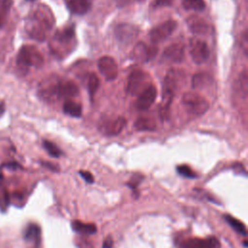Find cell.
<instances>
[{
	"label": "cell",
	"instance_id": "cell-34",
	"mask_svg": "<svg viewBox=\"0 0 248 248\" xmlns=\"http://www.w3.org/2000/svg\"><path fill=\"white\" fill-rule=\"evenodd\" d=\"M79 174L82 176V178L87 183H93L94 182V177H93V175L89 171H87V170H79Z\"/></svg>",
	"mask_w": 248,
	"mask_h": 248
},
{
	"label": "cell",
	"instance_id": "cell-20",
	"mask_svg": "<svg viewBox=\"0 0 248 248\" xmlns=\"http://www.w3.org/2000/svg\"><path fill=\"white\" fill-rule=\"evenodd\" d=\"M63 110L66 114L73 116V117H79L82 112V108L80 104L73 101V100H66L63 105Z\"/></svg>",
	"mask_w": 248,
	"mask_h": 248
},
{
	"label": "cell",
	"instance_id": "cell-32",
	"mask_svg": "<svg viewBox=\"0 0 248 248\" xmlns=\"http://www.w3.org/2000/svg\"><path fill=\"white\" fill-rule=\"evenodd\" d=\"M172 3H173V0H154L153 7L155 8L169 7V6H171Z\"/></svg>",
	"mask_w": 248,
	"mask_h": 248
},
{
	"label": "cell",
	"instance_id": "cell-28",
	"mask_svg": "<svg viewBox=\"0 0 248 248\" xmlns=\"http://www.w3.org/2000/svg\"><path fill=\"white\" fill-rule=\"evenodd\" d=\"M99 85H100V80H99L98 76L94 73H91L88 77V83H87L88 93L90 95L91 101L93 100V98L95 96V93L97 92V90L99 88Z\"/></svg>",
	"mask_w": 248,
	"mask_h": 248
},
{
	"label": "cell",
	"instance_id": "cell-21",
	"mask_svg": "<svg viewBox=\"0 0 248 248\" xmlns=\"http://www.w3.org/2000/svg\"><path fill=\"white\" fill-rule=\"evenodd\" d=\"M135 128L139 131H154L156 129L155 121L146 116L138 117L135 121Z\"/></svg>",
	"mask_w": 248,
	"mask_h": 248
},
{
	"label": "cell",
	"instance_id": "cell-6",
	"mask_svg": "<svg viewBox=\"0 0 248 248\" xmlns=\"http://www.w3.org/2000/svg\"><path fill=\"white\" fill-rule=\"evenodd\" d=\"M43 62L42 54L32 46H24L18 51L16 64L21 69H27L29 67L39 68L42 66Z\"/></svg>",
	"mask_w": 248,
	"mask_h": 248
},
{
	"label": "cell",
	"instance_id": "cell-27",
	"mask_svg": "<svg viewBox=\"0 0 248 248\" xmlns=\"http://www.w3.org/2000/svg\"><path fill=\"white\" fill-rule=\"evenodd\" d=\"M13 5L12 0H0V28L6 23L7 16Z\"/></svg>",
	"mask_w": 248,
	"mask_h": 248
},
{
	"label": "cell",
	"instance_id": "cell-25",
	"mask_svg": "<svg viewBox=\"0 0 248 248\" xmlns=\"http://www.w3.org/2000/svg\"><path fill=\"white\" fill-rule=\"evenodd\" d=\"M182 7L186 11L202 12L205 9L204 0H182Z\"/></svg>",
	"mask_w": 248,
	"mask_h": 248
},
{
	"label": "cell",
	"instance_id": "cell-9",
	"mask_svg": "<svg viewBox=\"0 0 248 248\" xmlns=\"http://www.w3.org/2000/svg\"><path fill=\"white\" fill-rule=\"evenodd\" d=\"M157 96V89L152 83L146 85L140 93L136 101V107L139 110H146L154 103Z\"/></svg>",
	"mask_w": 248,
	"mask_h": 248
},
{
	"label": "cell",
	"instance_id": "cell-26",
	"mask_svg": "<svg viewBox=\"0 0 248 248\" xmlns=\"http://www.w3.org/2000/svg\"><path fill=\"white\" fill-rule=\"evenodd\" d=\"M24 238L26 241L38 243L40 240V228L36 224H30L25 230Z\"/></svg>",
	"mask_w": 248,
	"mask_h": 248
},
{
	"label": "cell",
	"instance_id": "cell-36",
	"mask_svg": "<svg viewBox=\"0 0 248 248\" xmlns=\"http://www.w3.org/2000/svg\"><path fill=\"white\" fill-rule=\"evenodd\" d=\"M113 244V241L111 239V237H108L106 238V240L103 243V248H111Z\"/></svg>",
	"mask_w": 248,
	"mask_h": 248
},
{
	"label": "cell",
	"instance_id": "cell-18",
	"mask_svg": "<svg viewBox=\"0 0 248 248\" xmlns=\"http://www.w3.org/2000/svg\"><path fill=\"white\" fill-rule=\"evenodd\" d=\"M219 242L217 239L211 237L208 239H190L186 244L185 248H217Z\"/></svg>",
	"mask_w": 248,
	"mask_h": 248
},
{
	"label": "cell",
	"instance_id": "cell-10",
	"mask_svg": "<svg viewBox=\"0 0 248 248\" xmlns=\"http://www.w3.org/2000/svg\"><path fill=\"white\" fill-rule=\"evenodd\" d=\"M127 120L123 116H116L113 119L100 121L99 130L108 136L118 135L126 126Z\"/></svg>",
	"mask_w": 248,
	"mask_h": 248
},
{
	"label": "cell",
	"instance_id": "cell-12",
	"mask_svg": "<svg viewBox=\"0 0 248 248\" xmlns=\"http://www.w3.org/2000/svg\"><path fill=\"white\" fill-rule=\"evenodd\" d=\"M157 53V47L149 46L143 42H139L135 45L132 50V58L138 62H147Z\"/></svg>",
	"mask_w": 248,
	"mask_h": 248
},
{
	"label": "cell",
	"instance_id": "cell-31",
	"mask_svg": "<svg viewBox=\"0 0 248 248\" xmlns=\"http://www.w3.org/2000/svg\"><path fill=\"white\" fill-rule=\"evenodd\" d=\"M176 170H177V172H178L180 175H182V176H184V177L194 178V177L197 176L196 173L190 169V167H188V166H186V165L178 166V167L176 168Z\"/></svg>",
	"mask_w": 248,
	"mask_h": 248
},
{
	"label": "cell",
	"instance_id": "cell-16",
	"mask_svg": "<svg viewBox=\"0 0 248 248\" xmlns=\"http://www.w3.org/2000/svg\"><path fill=\"white\" fill-rule=\"evenodd\" d=\"M190 31L196 35H204L209 32V24L197 16H191L186 20Z\"/></svg>",
	"mask_w": 248,
	"mask_h": 248
},
{
	"label": "cell",
	"instance_id": "cell-19",
	"mask_svg": "<svg viewBox=\"0 0 248 248\" xmlns=\"http://www.w3.org/2000/svg\"><path fill=\"white\" fill-rule=\"evenodd\" d=\"M213 78L207 73H198L192 78V87L195 89L204 88L213 83Z\"/></svg>",
	"mask_w": 248,
	"mask_h": 248
},
{
	"label": "cell",
	"instance_id": "cell-22",
	"mask_svg": "<svg viewBox=\"0 0 248 248\" xmlns=\"http://www.w3.org/2000/svg\"><path fill=\"white\" fill-rule=\"evenodd\" d=\"M79 90L78 85L73 81H62L61 82V97L70 98L76 97L78 94Z\"/></svg>",
	"mask_w": 248,
	"mask_h": 248
},
{
	"label": "cell",
	"instance_id": "cell-24",
	"mask_svg": "<svg viewBox=\"0 0 248 248\" xmlns=\"http://www.w3.org/2000/svg\"><path fill=\"white\" fill-rule=\"evenodd\" d=\"M236 89L238 90L239 94L242 96V98H246L247 96V91H248V74H247V70L244 69L237 79L236 82Z\"/></svg>",
	"mask_w": 248,
	"mask_h": 248
},
{
	"label": "cell",
	"instance_id": "cell-15",
	"mask_svg": "<svg viewBox=\"0 0 248 248\" xmlns=\"http://www.w3.org/2000/svg\"><path fill=\"white\" fill-rule=\"evenodd\" d=\"M185 55V46L180 43H175L168 46L164 52L163 57L170 62L178 63L181 62Z\"/></svg>",
	"mask_w": 248,
	"mask_h": 248
},
{
	"label": "cell",
	"instance_id": "cell-23",
	"mask_svg": "<svg viewBox=\"0 0 248 248\" xmlns=\"http://www.w3.org/2000/svg\"><path fill=\"white\" fill-rule=\"evenodd\" d=\"M72 228L76 232L82 234H93L97 231V228L94 224H84L80 221H74L72 223Z\"/></svg>",
	"mask_w": 248,
	"mask_h": 248
},
{
	"label": "cell",
	"instance_id": "cell-37",
	"mask_svg": "<svg viewBox=\"0 0 248 248\" xmlns=\"http://www.w3.org/2000/svg\"><path fill=\"white\" fill-rule=\"evenodd\" d=\"M27 1H34V0H27Z\"/></svg>",
	"mask_w": 248,
	"mask_h": 248
},
{
	"label": "cell",
	"instance_id": "cell-29",
	"mask_svg": "<svg viewBox=\"0 0 248 248\" xmlns=\"http://www.w3.org/2000/svg\"><path fill=\"white\" fill-rule=\"evenodd\" d=\"M226 221L230 224V226L238 233L240 234H243V235H246V228L245 226L243 225L242 222H240L239 220L235 219L234 217L231 216V215H225L224 216Z\"/></svg>",
	"mask_w": 248,
	"mask_h": 248
},
{
	"label": "cell",
	"instance_id": "cell-11",
	"mask_svg": "<svg viewBox=\"0 0 248 248\" xmlns=\"http://www.w3.org/2000/svg\"><path fill=\"white\" fill-rule=\"evenodd\" d=\"M98 68L100 73L107 80H113L118 76V67L115 60L111 56H102L98 60Z\"/></svg>",
	"mask_w": 248,
	"mask_h": 248
},
{
	"label": "cell",
	"instance_id": "cell-30",
	"mask_svg": "<svg viewBox=\"0 0 248 248\" xmlns=\"http://www.w3.org/2000/svg\"><path fill=\"white\" fill-rule=\"evenodd\" d=\"M43 146L44 148L46 150V152L51 156V157H54V158H58L61 154H62V151L59 149V147L54 144L53 142L49 141V140H45L43 141Z\"/></svg>",
	"mask_w": 248,
	"mask_h": 248
},
{
	"label": "cell",
	"instance_id": "cell-3",
	"mask_svg": "<svg viewBox=\"0 0 248 248\" xmlns=\"http://www.w3.org/2000/svg\"><path fill=\"white\" fill-rule=\"evenodd\" d=\"M176 71L174 69H170L165 77L163 83V93H162V105H161V116L162 118H167L169 116L170 108L173 99L174 90L176 88Z\"/></svg>",
	"mask_w": 248,
	"mask_h": 248
},
{
	"label": "cell",
	"instance_id": "cell-5",
	"mask_svg": "<svg viewBox=\"0 0 248 248\" xmlns=\"http://www.w3.org/2000/svg\"><path fill=\"white\" fill-rule=\"evenodd\" d=\"M61 80L56 76L46 78L39 85V96L46 102L53 103L61 98Z\"/></svg>",
	"mask_w": 248,
	"mask_h": 248
},
{
	"label": "cell",
	"instance_id": "cell-8",
	"mask_svg": "<svg viewBox=\"0 0 248 248\" xmlns=\"http://www.w3.org/2000/svg\"><path fill=\"white\" fill-rule=\"evenodd\" d=\"M190 55L196 64L205 62L209 56V47L207 44L197 38L190 40Z\"/></svg>",
	"mask_w": 248,
	"mask_h": 248
},
{
	"label": "cell",
	"instance_id": "cell-17",
	"mask_svg": "<svg viewBox=\"0 0 248 248\" xmlns=\"http://www.w3.org/2000/svg\"><path fill=\"white\" fill-rule=\"evenodd\" d=\"M67 8L75 15H84L91 8L90 0H67Z\"/></svg>",
	"mask_w": 248,
	"mask_h": 248
},
{
	"label": "cell",
	"instance_id": "cell-4",
	"mask_svg": "<svg viewBox=\"0 0 248 248\" xmlns=\"http://www.w3.org/2000/svg\"><path fill=\"white\" fill-rule=\"evenodd\" d=\"M181 101L186 110L195 116L204 114L209 108L208 101L194 91H187L183 93Z\"/></svg>",
	"mask_w": 248,
	"mask_h": 248
},
{
	"label": "cell",
	"instance_id": "cell-13",
	"mask_svg": "<svg viewBox=\"0 0 248 248\" xmlns=\"http://www.w3.org/2000/svg\"><path fill=\"white\" fill-rule=\"evenodd\" d=\"M114 34L119 42L123 44H129L138 36L139 28L130 23H120L116 25Z\"/></svg>",
	"mask_w": 248,
	"mask_h": 248
},
{
	"label": "cell",
	"instance_id": "cell-33",
	"mask_svg": "<svg viewBox=\"0 0 248 248\" xmlns=\"http://www.w3.org/2000/svg\"><path fill=\"white\" fill-rule=\"evenodd\" d=\"M241 46L243 48L244 54L247 55V49H248V35H247V31L245 30L242 34V39H241Z\"/></svg>",
	"mask_w": 248,
	"mask_h": 248
},
{
	"label": "cell",
	"instance_id": "cell-7",
	"mask_svg": "<svg viewBox=\"0 0 248 248\" xmlns=\"http://www.w3.org/2000/svg\"><path fill=\"white\" fill-rule=\"evenodd\" d=\"M176 25L177 23L175 20L169 19L152 28L151 31L149 32V37L152 44L157 45L162 41H165L167 38H169L175 30Z\"/></svg>",
	"mask_w": 248,
	"mask_h": 248
},
{
	"label": "cell",
	"instance_id": "cell-2",
	"mask_svg": "<svg viewBox=\"0 0 248 248\" xmlns=\"http://www.w3.org/2000/svg\"><path fill=\"white\" fill-rule=\"evenodd\" d=\"M76 46L75 29L73 26L58 30L50 44L52 52L58 57H65Z\"/></svg>",
	"mask_w": 248,
	"mask_h": 248
},
{
	"label": "cell",
	"instance_id": "cell-14",
	"mask_svg": "<svg viewBox=\"0 0 248 248\" xmlns=\"http://www.w3.org/2000/svg\"><path fill=\"white\" fill-rule=\"evenodd\" d=\"M146 78V73L141 70L137 69L132 71L127 80V91L132 95L138 94L140 92V89L142 88V85L144 84Z\"/></svg>",
	"mask_w": 248,
	"mask_h": 248
},
{
	"label": "cell",
	"instance_id": "cell-1",
	"mask_svg": "<svg viewBox=\"0 0 248 248\" xmlns=\"http://www.w3.org/2000/svg\"><path fill=\"white\" fill-rule=\"evenodd\" d=\"M54 23V16L45 5H40L28 17L26 31L29 36L37 41H44L46 33Z\"/></svg>",
	"mask_w": 248,
	"mask_h": 248
},
{
	"label": "cell",
	"instance_id": "cell-35",
	"mask_svg": "<svg viewBox=\"0 0 248 248\" xmlns=\"http://www.w3.org/2000/svg\"><path fill=\"white\" fill-rule=\"evenodd\" d=\"M42 165H43L44 167L49 169V170H52V171H57V170H59L57 166H55V165H53V164H51V163H49V162H42Z\"/></svg>",
	"mask_w": 248,
	"mask_h": 248
}]
</instances>
